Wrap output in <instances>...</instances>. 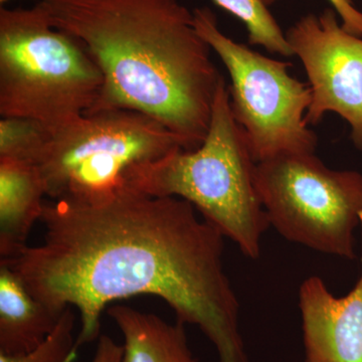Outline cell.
<instances>
[{
	"label": "cell",
	"instance_id": "6",
	"mask_svg": "<svg viewBox=\"0 0 362 362\" xmlns=\"http://www.w3.org/2000/svg\"><path fill=\"white\" fill-rule=\"evenodd\" d=\"M194 16L197 33L228 71L230 107L255 161L315 153L318 137L305 122L310 87L291 76V63L268 58L228 37L209 7L194 8Z\"/></svg>",
	"mask_w": 362,
	"mask_h": 362
},
{
	"label": "cell",
	"instance_id": "8",
	"mask_svg": "<svg viewBox=\"0 0 362 362\" xmlns=\"http://www.w3.org/2000/svg\"><path fill=\"white\" fill-rule=\"evenodd\" d=\"M337 11L302 16L285 33L293 54L303 64L311 103L307 125L333 112L349 124L350 139L362 152V37L345 30Z\"/></svg>",
	"mask_w": 362,
	"mask_h": 362
},
{
	"label": "cell",
	"instance_id": "15",
	"mask_svg": "<svg viewBox=\"0 0 362 362\" xmlns=\"http://www.w3.org/2000/svg\"><path fill=\"white\" fill-rule=\"evenodd\" d=\"M75 313L71 307H68L57 327L44 341L23 354L0 352V362H73L80 349L75 338Z\"/></svg>",
	"mask_w": 362,
	"mask_h": 362
},
{
	"label": "cell",
	"instance_id": "17",
	"mask_svg": "<svg viewBox=\"0 0 362 362\" xmlns=\"http://www.w3.org/2000/svg\"><path fill=\"white\" fill-rule=\"evenodd\" d=\"M123 359V345L108 335H100L96 351L90 362H124Z\"/></svg>",
	"mask_w": 362,
	"mask_h": 362
},
{
	"label": "cell",
	"instance_id": "16",
	"mask_svg": "<svg viewBox=\"0 0 362 362\" xmlns=\"http://www.w3.org/2000/svg\"><path fill=\"white\" fill-rule=\"evenodd\" d=\"M269 6L275 0H263ZM332 8L337 11L341 20V25L345 30L362 37V13L356 8L352 0H328Z\"/></svg>",
	"mask_w": 362,
	"mask_h": 362
},
{
	"label": "cell",
	"instance_id": "10",
	"mask_svg": "<svg viewBox=\"0 0 362 362\" xmlns=\"http://www.w3.org/2000/svg\"><path fill=\"white\" fill-rule=\"evenodd\" d=\"M47 195L35 164L0 158V257L11 258L28 246L33 226L40 221Z\"/></svg>",
	"mask_w": 362,
	"mask_h": 362
},
{
	"label": "cell",
	"instance_id": "4",
	"mask_svg": "<svg viewBox=\"0 0 362 362\" xmlns=\"http://www.w3.org/2000/svg\"><path fill=\"white\" fill-rule=\"evenodd\" d=\"M103 77L83 45L54 28L39 4L0 8V115L49 133L96 106Z\"/></svg>",
	"mask_w": 362,
	"mask_h": 362
},
{
	"label": "cell",
	"instance_id": "7",
	"mask_svg": "<svg viewBox=\"0 0 362 362\" xmlns=\"http://www.w3.org/2000/svg\"><path fill=\"white\" fill-rule=\"evenodd\" d=\"M256 185L270 226L289 242L356 259L362 223V175L327 168L314 153L259 162Z\"/></svg>",
	"mask_w": 362,
	"mask_h": 362
},
{
	"label": "cell",
	"instance_id": "9",
	"mask_svg": "<svg viewBox=\"0 0 362 362\" xmlns=\"http://www.w3.org/2000/svg\"><path fill=\"white\" fill-rule=\"evenodd\" d=\"M305 362H362V269L349 294L337 297L320 277L299 289Z\"/></svg>",
	"mask_w": 362,
	"mask_h": 362
},
{
	"label": "cell",
	"instance_id": "11",
	"mask_svg": "<svg viewBox=\"0 0 362 362\" xmlns=\"http://www.w3.org/2000/svg\"><path fill=\"white\" fill-rule=\"evenodd\" d=\"M64 311L37 299L16 271L0 263V352L35 349L57 327Z\"/></svg>",
	"mask_w": 362,
	"mask_h": 362
},
{
	"label": "cell",
	"instance_id": "13",
	"mask_svg": "<svg viewBox=\"0 0 362 362\" xmlns=\"http://www.w3.org/2000/svg\"><path fill=\"white\" fill-rule=\"evenodd\" d=\"M246 26L250 45H261L271 54L294 56L285 33L263 0H213Z\"/></svg>",
	"mask_w": 362,
	"mask_h": 362
},
{
	"label": "cell",
	"instance_id": "14",
	"mask_svg": "<svg viewBox=\"0 0 362 362\" xmlns=\"http://www.w3.org/2000/svg\"><path fill=\"white\" fill-rule=\"evenodd\" d=\"M49 134L51 133L37 121L18 117H1L0 158L35 164Z\"/></svg>",
	"mask_w": 362,
	"mask_h": 362
},
{
	"label": "cell",
	"instance_id": "3",
	"mask_svg": "<svg viewBox=\"0 0 362 362\" xmlns=\"http://www.w3.org/2000/svg\"><path fill=\"white\" fill-rule=\"evenodd\" d=\"M256 166L221 78L209 132L201 146L176 149L133 166L124 175V187L151 197H176L190 202L247 258L256 259L262 237L270 226L257 189Z\"/></svg>",
	"mask_w": 362,
	"mask_h": 362
},
{
	"label": "cell",
	"instance_id": "12",
	"mask_svg": "<svg viewBox=\"0 0 362 362\" xmlns=\"http://www.w3.org/2000/svg\"><path fill=\"white\" fill-rule=\"evenodd\" d=\"M123 337L124 362H197L188 345L185 324L124 305L107 308Z\"/></svg>",
	"mask_w": 362,
	"mask_h": 362
},
{
	"label": "cell",
	"instance_id": "5",
	"mask_svg": "<svg viewBox=\"0 0 362 362\" xmlns=\"http://www.w3.org/2000/svg\"><path fill=\"white\" fill-rule=\"evenodd\" d=\"M180 148V138L151 117L105 109L51 133L35 164L49 199L97 204L124 187L131 168Z\"/></svg>",
	"mask_w": 362,
	"mask_h": 362
},
{
	"label": "cell",
	"instance_id": "18",
	"mask_svg": "<svg viewBox=\"0 0 362 362\" xmlns=\"http://www.w3.org/2000/svg\"><path fill=\"white\" fill-rule=\"evenodd\" d=\"M8 1H11V0H0V4H1V6H4V4Z\"/></svg>",
	"mask_w": 362,
	"mask_h": 362
},
{
	"label": "cell",
	"instance_id": "2",
	"mask_svg": "<svg viewBox=\"0 0 362 362\" xmlns=\"http://www.w3.org/2000/svg\"><path fill=\"white\" fill-rule=\"evenodd\" d=\"M54 28L77 39L103 77L92 111L127 109L199 148L223 76L178 0H39ZM90 111V112H92Z\"/></svg>",
	"mask_w": 362,
	"mask_h": 362
},
{
	"label": "cell",
	"instance_id": "1",
	"mask_svg": "<svg viewBox=\"0 0 362 362\" xmlns=\"http://www.w3.org/2000/svg\"><path fill=\"white\" fill-rule=\"evenodd\" d=\"M44 240L0 259L54 310L78 309V346L98 339L117 300L151 295L204 332L220 362H249L240 304L223 268V233L190 202L126 187L97 204L52 199Z\"/></svg>",
	"mask_w": 362,
	"mask_h": 362
}]
</instances>
